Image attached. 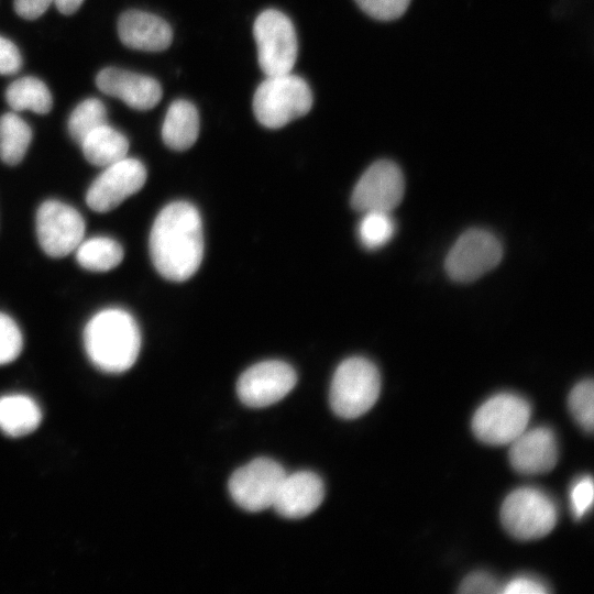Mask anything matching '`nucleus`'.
<instances>
[{
    "instance_id": "nucleus-23",
    "label": "nucleus",
    "mask_w": 594,
    "mask_h": 594,
    "mask_svg": "<svg viewBox=\"0 0 594 594\" xmlns=\"http://www.w3.org/2000/svg\"><path fill=\"white\" fill-rule=\"evenodd\" d=\"M32 130L18 114L7 112L0 117V158L8 165L19 164L31 143Z\"/></svg>"
},
{
    "instance_id": "nucleus-29",
    "label": "nucleus",
    "mask_w": 594,
    "mask_h": 594,
    "mask_svg": "<svg viewBox=\"0 0 594 594\" xmlns=\"http://www.w3.org/2000/svg\"><path fill=\"white\" fill-rule=\"evenodd\" d=\"M594 487L590 476L575 481L570 491L571 509L575 518H581L593 504Z\"/></svg>"
},
{
    "instance_id": "nucleus-25",
    "label": "nucleus",
    "mask_w": 594,
    "mask_h": 594,
    "mask_svg": "<svg viewBox=\"0 0 594 594\" xmlns=\"http://www.w3.org/2000/svg\"><path fill=\"white\" fill-rule=\"evenodd\" d=\"M396 223L388 211H366L360 220L358 234L361 243L369 250L380 249L389 242Z\"/></svg>"
},
{
    "instance_id": "nucleus-31",
    "label": "nucleus",
    "mask_w": 594,
    "mask_h": 594,
    "mask_svg": "<svg viewBox=\"0 0 594 594\" xmlns=\"http://www.w3.org/2000/svg\"><path fill=\"white\" fill-rule=\"evenodd\" d=\"M21 66L22 57L16 45L0 35V75H14Z\"/></svg>"
},
{
    "instance_id": "nucleus-13",
    "label": "nucleus",
    "mask_w": 594,
    "mask_h": 594,
    "mask_svg": "<svg viewBox=\"0 0 594 594\" xmlns=\"http://www.w3.org/2000/svg\"><path fill=\"white\" fill-rule=\"evenodd\" d=\"M146 180V169L141 161L124 157L105 168L92 182L86 201L96 212H108L138 193Z\"/></svg>"
},
{
    "instance_id": "nucleus-6",
    "label": "nucleus",
    "mask_w": 594,
    "mask_h": 594,
    "mask_svg": "<svg viewBox=\"0 0 594 594\" xmlns=\"http://www.w3.org/2000/svg\"><path fill=\"white\" fill-rule=\"evenodd\" d=\"M557 518L553 501L542 491L531 487L513 491L501 507L504 528L519 540L544 537L554 528Z\"/></svg>"
},
{
    "instance_id": "nucleus-4",
    "label": "nucleus",
    "mask_w": 594,
    "mask_h": 594,
    "mask_svg": "<svg viewBox=\"0 0 594 594\" xmlns=\"http://www.w3.org/2000/svg\"><path fill=\"white\" fill-rule=\"evenodd\" d=\"M381 392V376L370 360L353 356L337 367L330 386V406L344 419H353L369 411Z\"/></svg>"
},
{
    "instance_id": "nucleus-1",
    "label": "nucleus",
    "mask_w": 594,
    "mask_h": 594,
    "mask_svg": "<svg viewBox=\"0 0 594 594\" xmlns=\"http://www.w3.org/2000/svg\"><path fill=\"white\" fill-rule=\"evenodd\" d=\"M150 254L165 278L183 282L199 268L204 256V231L198 210L175 201L157 215L150 233Z\"/></svg>"
},
{
    "instance_id": "nucleus-14",
    "label": "nucleus",
    "mask_w": 594,
    "mask_h": 594,
    "mask_svg": "<svg viewBox=\"0 0 594 594\" xmlns=\"http://www.w3.org/2000/svg\"><path fill=\"white\" fill-rule=\"evenodd\" d=\"M96 85L101 92L135 110H150L162 98V88L156 79L121 68H103L96 77Z\"/></svg>"
},
{
    "instance_id": "nucleus-20",
    "label": "nucleus",
    "mask_w": 594,
    "mask_h": 594,
    "mask_svg": "<svg viewBox=\"0 0 594 594\" xmlns=\"http://www.w3.org/2000/svg\"><path fill=\"white\" fill-rule=\"evenodd\" d=\"M86 160L96 166L107 167L127 156L129 141L108 123L91 131L80 143Z\"/></svg>"
},
{
    "instance_id": "nucleus-24",
    "label": "nucleus",
    "mask_w": 594,
    "mask_h": 594,
    "mask_svg": "<svg viewBox=\"0 0 594 594\" xmlns=\"http://www.w3.org/2000/svg\"><path fill=\"white\" fill-rule=\"evenodd\" d=\"M107 123V109L97 98L82 100L69 116L67 128L74 141H81L95 129Z\"/></svg>"
},
{
    "instance_id": "nucleus-17",
    "label": "nucleus",
    "mask_w": 594,
    "mask_h": 594,
    "mask_svg": "<svg viewBox=\"0 0 594 594\" xmlns=\"http://www.w3.org/2000/svg\"><path fill=\"white\" fill-rule=\"evenodd\" d=\"M118 35L125 46L145 52L164 51L173 38L165 20L140 10H128L120 15Z\"/></svg>"
},
{
    "instance_id": "nucleus-2",
    "label": "nucleus",
    "mask_w": 594,
    "mask_h": 594,
    "mask_svg": "<svg viewBox=\"0 0 594 594\" xmlns=\"http://www.w3.org/2000/svg\"><path fill=\"white\" fill-rule=\"evenodd\" d=\"M84 343L96 367L107 373H122L136 361L141 334L133 317L120 308L96 314L86 324Z\"/></svg>"
},
{
    "instance_id": "nucleus-7",
    "label": "nucleus",
    "mask_w": 594,
    "mask_h": 594,
    "mask_svg": "<svg viewBox=\"0 0 594 594\" xmlns=\"http://www.w3.org/2000/svg\"><path fill=\"white\" fill-rule=\"evenodd\" d=\"M531 409L522 397L501 393L485 400L475 411L472 430L484 443L505 446L515 440L529 424Z\"/></svg>"
},
{
    "instance_id": "nucleus-19",
    "label": "nucleus",
    "mask_w": 594,
    "mask_h": 594,
    "mask_svg": "<svg viewBox=\"0 0 594 594\" xmlns=\"http://www.w3.org/2000/svg\"><path fill=\"white\" fill-rule=\"evenodd\" d=\"M41 420V409L31 397L16 394L0 398V429L6 435H29L38 427Z\"/></svg>"
},
{
    "instance_id": "nucleus-30",
    "label": "nucleus",
    "mask_w": 594,
    "mask_h": 594,
    "mask_svg": "<svg viewBox=\"0 0 594 594\" xmlns=\"http://www.w3.org/2000/svg\"><path fill=\"white\" fill-rule=\"evenodd\" d=\"M503 586L497 580L486 572H474L468 575L461 583L459 592L461 593H480V594H496L502 593Z\"/></svg>"
},
{
    "instance_id": "nucleus-21",
    "label": "nucleus",
    "mask_w": 594,
    "mask_h": 594,
    "mask_svg": "<svg viewBox=\"0 0 594 594\" xmlns=\"http://www.w3.org/2000/svg\"><path fill=\"white\" fill-rule=\"evenodd\" d=\"M6 99L15 111L31 110L45 114L53 107V98L47 86L33 76L14 80L6 90Z\"/></svg>"
},
{
    "instance_id": "nucleus-15",
    "label": "nucleus",
    "mask_w": 594,
    "mask_h": 594,
    "mask_svg": "<svg viewBox=\"0 0 594 594\" xmlns=\"http://www.w3.org/2000/svg\"><path fill=\"white\" fill-rule=\"evenodd\" d=\"M512 466L522 474L551 471L558 461V443L553 431L546 427L525 429L509 443Z\"/></svg>"
},
{
    "instance_id": "nucleus-16",
    "label": "nucleus",
    "mask_w": 594,
    "mask_h": 594,
    "mask_svg": "<svg viewBox=\"0 0 594 594\" xmlns=\"http://www.w3.org/2000/svg\"><path fill=\"white\" fill-rule=\"evenodd\" d=\"M323 497L324 486L317 474L309 471L286 473L272 507L285 518L299 519L314 513Z\"/></svg>"
},
{
    "instance_id": "nucleus-8",
    "label": "nucleus",
    "mask_w": 594,
    "mask_h": 594,
    "mask_svg": "<svg viewBox=\"0 0 594 594\" xmlns=\"http://www.w3.org/2000/svg\"><path fill=\"white\" fill-rule=\"evenodd\" d=\"M502 257V243L493 233L470 229L450 249L446 271L453 280L469 283L493 270Z\"/></svg>"
},
{
    "instance_id": "nucleus-34",
    "label": "nucleus",
    "mask_w": 594,
    "mask_h": 594,
    "mask_svg": "<svg viewBox=\"0 0 594 594\" xmlns=\"http://www.w3.org/2000/svg\"><path fill=\"white\" fill-rule=\"evenodd\" d=\"M53 2L61 13L69 15L80 8L84 0H54Z\"/></svg>"
},
{
    "instance_id": "nucleus-28",
    "label": "nucleus",
    "mask_w": 594,
    "mask_h": 594,
    "mask_svg": "<svg viewBox=\"0 0 594 594\" xmlns=\"http://www.w3.org/2000/svg\"><path fill=\"white\" fill-rule=\"evenodd\" d=\"M360 9L373 19L392 21L400 18L411 0H354Z\"/></svg>"
},
{
    "instance_id": "nucleus-3",
    "label": "nucleus",
    "mask_w": 594,
    "mask_h": 594,
    "mask_svg": "<svg viewBox=\"0 0 594 594\" xmlns=\"http://www.w3.org/2000/svg\"><path fill=\"white\" fill-rule=\"evenodd\" d=\"M311 90L301 77L292 73L266 76L253 96L256 120L268 129H279L309 112Z\"/></svg>"
},
{
    "instance_id": "nucleus-11",
    "label": "nucleus",
    "mask_w": 594,
    "mask_h": 594,
    "mask_svg": "<svg viewBox=\"0 0 594 594\" xmlns=\"http://www.w3.org/2000/svg\"><path fill=\"white\" fill-rule=\"evenodd\" d=\"M405 193L400 168L392 161L373 163L360 177L351 195L352 207L360 212L388 211L399 205Z\"/></svg>"
},
{
    "instance_id": "nucleus-33",
    "label": "nucleus",
    "mask_w": 594,
    "mask_h": 594,
    "mask_svg": "<svg viewBox=\"0 0 594 594\" xmlns=\"http://www.w3.org/2000/svg\"><path fill=\"white\" fill-rule=\"evenodd\" d=\"M54 0H14L15 12L25 20L40 18Z\"/></svg>"
},
{
    "instance_id": "nucleus-10",
    "label": "nucleus",
    "mask_w": 594,
    "mask_h": 594,
    "mask_svg": "<svg viewBox=\"0 0 594 594\" xmlns=\"http://www.w3.org/2000/svg\"><path fill=\"white\" fill-rule=\"evenodd\" d=\"M36 235L51 257H64L84 240L85 221L72 206L58 200L44 201L36 212Z\"/></svg>"
},
{
    "instance_id": "nucleus-9",
    "label": "nucleus",
    "mask_w": 594,
    "mask_h": 594,
    "mask_svg": "<svg viewBox=\"0 0 594 594\" xmlns=\"http://www.w3.org/2000/svg\"><path fill=\"white\" fill-rule=\"evenodd\" d=\"M284 468L268 458H258L238 469L228 483L232 499L248 512L273 506L283 479Z\"/></svg>"
},
{
    "instance_id": "nucleus-27",
    "label": "nucleus",
    "mask_w": 594,
    "mask_h": 594,
    "mask_svg": "<svg viewBox=\"0 0 594 594\" xmlns=\"http://www.w3.org/2000/svg\"><path fill=\"white\" fill-rule=\"evenodd\" d=\"M23 339L18 324L0 312V365L13 362L21 353Z\"/></svg>"
},
{
    "instance_id": "nucleus-18",
    "label": "nucleus",
    "mask_w": 594,
    "mask_h": 594,
    "mask_svg": "<svg viewBox=\"0 0 594 594\" xmlns=\"http://www.w3.org/2000/svg\"><path fill=\"white\" fill-rule=\"evenodd\" d=\"M199 134V114L188 100L173 101L162 125L164 143L175 151H185L194 145Z\"/></svg>"
},
{
    "instance_id": "nucleus-5",
    "label": "nucleus",
    "mask_w": 594,
    "mask_h": 594,
    "mask_svg": "<svg viewBox=\"0 0 594 594\" xmlns=\"http://www.w3.org/2000/svg\"><path fill=\"white\" fill-rule=\"evenodd\" d=\"M260 68L266 76L292 73L297 59V36L290 19L275 9L262 11L253 24Z\"/></svg>"
},
{
    "instance_id": "nucleus-22",
    "label": "nucleus",
    "mask_w": 594,
    "mask_h": 594,
    "mask_svg": "<svg viewBox=\"0 0 594 594\" xmlns=\"http://www.w3.org/2000/svg\"><path fill=\"white\" fill-rule=\"evenodd\" d=\"M75 251L78 264L91 272L110 271L121 263L124 255L121 244L107 237L82 240Z\"/></svg>"
},
{
    "instance_id": "nucleus-12",
    "label": "nucleus",
    "mask_w": 594,
    "mask_h": 594,
    "mask_svg": "<svg viewBox=\"0 0 594 594\" xmlns=\"http://www.w3.org/2000/svg\"><path fill=\"white\" fill-rule=\"evenodd\" d=\"M296 382V372L289 364L278 360L264 361L242 373L237 383V394L249 407H267L284 398Z\"/></svg>"
},
{
    "instance_id": "nucleus-26",
    "label": "nucleus",
    "mask_w": 594,
    "mask_h": 594,
    "mask_svg": "<svg viewBox=\"0 0 594 594\" xmlns=\"http://www.w3.org/2000/svg\"><path fill=\"white\" fill-rule=\"evenodd\" d=\"M569 408L576 422L592 432L594 426V387L592 380L576 384L569 395Z\"/></svg>"
},
{
    "instance_id": "nucleus-32",
    "label": "nucleus",
    "mask_w": 594,
    "mask_h": 594,
    "mask_svg": "<svg viewBox=\"0 0 594 594\" xmlns=\"http://www.w3.org/2000/svg\"><path fill=\"white\" fill-rule=\"evenodd\" d=\"M548 592L540 581L527 576L515 578L502 588L504 594H544Z\"/></svg>"
}]
</instances>
